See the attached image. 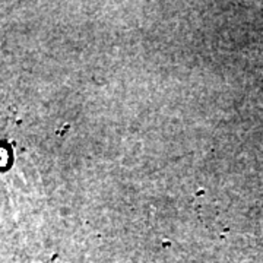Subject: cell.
I'll return each instance as SVG.
<instances>
[{
	"instance_id": "1",
	"label": "cell",
	"mask_w": 263,
	"mask_h": 263,
	"mask_svg": "<svg viewBox=\"0 0 263 263\" xmlns=\"http://www.w3.org/2000/svg\"><path fill=\"white\" fill-rule=\"evenodd\" d=\"M6 162H7V154H6V151H0V165H6Z\"/></svg>"
}]
</instances>
